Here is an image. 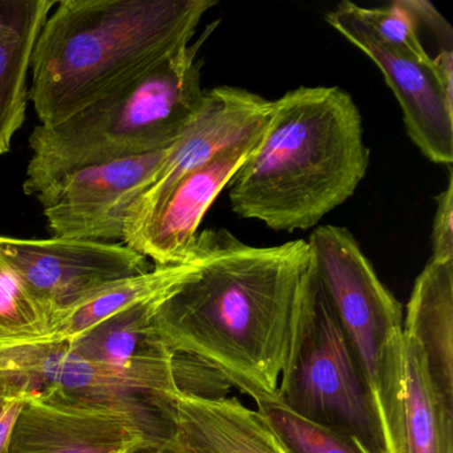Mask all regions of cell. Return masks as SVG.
I'll return each mask as SVG.
<instances>
[{"instance_id": "cell-24", "label": "cell", "mask_w": 453, "mask_h": 453, "mask_svg": "<svg viewBox=\"0 0 453 453\" xmlns=\"http://www.w3.org/2000/svg\"><path fill=\"white\" fill-rule=\"evenodd\" d=\"M22 392L0 380V453L7 452L10 434L22 407Z\"/></svg>"}, {"instance_id": "cell-2", "label": "cell", "mask_w": 453, "mask_h": 453, "mask_svg": "<svg viewBox=\"0 0 453 453\" xmlns=\"http://www.w3.org/2000/svg\"><path fill=\"white\" fill-rule=\"evenodd\" d=\"M370 166L362 115L339 87H298L273 102L269 123L230 180L233 213L277 232L317 226Z\"/></svg>"}, {"instance_id": "cell-25", "label": "cell", "mask_w": 453, "mask_h": 453, "mask_svg": "<svg viewBox=\"0 0 453 453\" xmlns=\"http://www.w3.org/2000/svg\"><path fill=\"white\" fill-rule=\"evenodd\" d=\"M139 453H198L189 448L184 447L174 440H164L160 444L148 449L140 450Z\"/></svg>"}, {"instance_id": "cell-13", "label": "cell", "mask_w": 453, "mask_h": 453, "mask_svg": "<svg viewBox=\"0 0 453 453\" xmlns=\"http://www.w3.org/2000/svg\"><path fill=\"white\" fill-rule=\"evenodd\" d=\"M326 22L370 58L383 73L402 108L408 137L434 164L453 163V107L448 104L434 67L384 44L343 2L326 15Z\"/></svg>"}, {"instance_id": "cell-15", "label": "cell", "mask_w": 453, "mask_h": 453, "mask_svg": "<svg viewBox=\"0 0 453 453\" xmlns=\"http://www.w3.org/2000/svg\"><path fill=\"white\" fill-rule=\"evenodd\" d=\"M172 440L198 453H288L264 418L237 397L181 389Z\"/></svg>"}, {"instance_id": "cell-21", "label": "cell", "mask_w": 453, "mask_h": 453, "mask_svg": "<svg viewBox=\"0 0 453 453\" xmlns=\"http://www.w3.org/2000/svg\"><path fill=\"white\" fill-rule=\"evenodd\" d=\"M50 330L49 315L0 253V342L38 343L50 335Z\"/></svg>"}, {"instance_id": "cell-14", "label": "cell", "mask_w": 453, "mask_h": 453, "mask_svg": "<svg viewBox=\"0 0 453 453\" xmlns=\"http://www.w3.org/2000/svg\"><path fill=\"white\" fill-rule=\"evenodd\" d=\"M273 102L237 87L203 91L197 115L172 145L150 187L137 198L147 203L177 179L203 165L225 148L261 134L272 116Z\"/></svg>"}, {"instance_id": "cell-5", "label": "cell", "mask_w": 453, "mask_h": 453, "mask_svg": "<svg viewBox=\"0 0 453 453\" xmlns=\"http://www.w3.org/2000/svg\"><path fill=\"white\" fill-rule=\"evenodd\" d=\"M278 396L296 415L386 453L372 387L309 261Z\"/></svg>"}, {"instance_id": "cell-11", "label": "cell", "mask_w": 453, "mask_h": 453, "mask_svg": "<svg viewBox=\"0 0 453 453\" xmlns=\"http://www.w3.org/2000/svg\"><path fill=\"white\" fill-rule=\"evenodd\" d=\"M0 253L19 273L51 325L58 315L108 283L153 269L144 256L124 243L0 235Z\"/></svg>"}, {"instance_id": "cell-19", "label": "cell", "mask_w": 453, "mask_h": 453, "mask_svg": "<svg viewBox=\"0 0 453 453\" xmlns=\"http://www.w3.org/2000/svg\"><path fill=\"white\" fill-rule=\"evenodd\" d=\"M165 298L124 310L68 343L92 362L112 367H132L168 349L153 327L156 311Z\"/></svg>"}, {"instance_id": "cell-1", "label": "cell", "mask_w": 453, "mask_h": 453, "mask_svg": "<svg viewBox=\"0 0 453 453\" xmlns=\"http://www.w3.org/2000/svg\"><path fill=\"white\" fill-rule=\"evenodd\" d=\"M200 269L153 319L160 341L250 396L278 394L290 351L307 241L246 245L226 230L198 232Z\"/></svg>"}, {"instance_id": "cell-20", "label": "cell", "mask_w": 453, "mask_h": 453, "mask_svg": "<svg viewBox=\"0 0 453 453\" xmlns=\"http://www.w3.org/2000/svg\"><path fill=\"white\" fill-rule=\"evenodd\" d=\"M257 412L280 439L288 453H370L359 440L312 423L286 407L278 394L250 395Z\"/></svg>"}, {"instance_id": "cell-23", "label": "cell", "mask_w": 453, "mask_h": 453, "mask_svg": "<svg viewBox=\"0 0 453 453\" xmlns=\"http://www.w3.org/2000/svg\"><path fill=\"white\" fill-rule=\"evenodd\" d=\"M436 213L432 226L431 261L453 259V173L449 169L447 187L436 197Z\"/></svg>"}, {"instance_id": "cell-16", "label": "cell", "mask_w": 453, "mask_h": 453, "mask_svg": "<svg viewBox=\"0 0 453 453\" xmlns=\"http://www.w3.org/2000/svg\"><path fill=\"white\" fill-rule=\"evenodd\" d=\"M54 0H0V156L26 120L34 47Z\"/></svg>"}, {"instance_id": "cell-8", "label": "cell", "mask_w": 453, "mask_h": 453, "mask_svg": "<svg viewBox=\"0 0 453 453\" xmlns=\"http://www.w3.org/2000/svg\"><path fill=\"white\" fill-rule=\"evenodd\" d=\"M307 243L312 270L372 387L384 343L403 328L402 304L347 227L318 226Z\"/></svg>"}, {"instance_id": "cell-7", "label": "cell", "mask_w": 453, "mask_h": 453, "mask_svg": "<svg viewBox=\"0 0 453 453\" xmlns=\"http://www.w3.org/2000/svg\"><path fill=\"white\" fill-rule=\"evenodd\" d=\"M172 431L150 413L59 394H23L6 453H139Z\"/></svg>"}, {"instance_id": "cell-9", "label": "cell", "mask_w": 453, "mask_h": 453, "mask_svg": "<svg viewBox=\"0 0 453 453\" xmlns=\"http://www.w3.org/2000/svg\"><path fill=\"white\" fill-rule=\"evenodd\" d=\"M264 131L225 148L203 165L182 174L153 200L134 203L124 224V245L150 259L155 266H176L192 261L203 216Z\"/></svg>"}, {"instance_id": "cell-18", "label": "cell", "mask_w": 453, "mask_h": 453, "mask_svg": "<svg viewBox=\"0 0 453 453\" xmlns=\"http://www.w3.org/2000/svg\"><path fill=\"white\" fill-rule=\"evenodd\" d=\"M200 269V257L176 266H153L150 272L108 283L92 296L55 318L50 335L38 343L73 342L108 318L137 304L165 298L192 280Z\"/></svg>"}, {"instance_id": "cell-6", "label": "cell", "mask_w": 453, "mask_h": 453, "mask_svg": "<svg viewBox=\"0 0 453 453\" xmlns=\"http://www.w3.org/2000/svg\"><path fill=\"white\" fill-rule=\"evenodd\" d=\"M176 355L164 349L153 357L121 368L92 362L68 342H0V380L22 394H59L92 402L128 405L168 424L177 383Z\"/></svg>"}, {"instance_id": "cell-17", "label": "cell", "mask_w": 453, "mask_h": 453, "mask_svg": "<svg viewBox=\"0 0 453 453\" xmlns=\"http://www.w3.org/2000/svg\"><path fill=\"white\" fill-rule=\"evenodd\" d=\"M403 331L423 349L432 383L453 410V259L429 261L416 278Z\"/></svg>"}, {"instance_id": "cell-3", "label": "cell", "mask_w": 453, "mask_h": 453, "mask_svg": "<svg viewBox=\"0 0 453 453\" xmlns=\"http://www.w3.org/2000/svg\"><path fill=\"white\" fill-rule=\"evenodd\" d=\"M214 0H63L34 47L41 126L67 120L190 43Z\"/></svg>"}, {"instance_id": "cell-10", "label": "cell", "mask_w": 453, "mask_h": 453, "mask_svg": "<svg viewBox=\"0 0 453 453\" xmlns=\"http://www.w3.org/2000/svg\"><path fill=\"white\" fill-rule=\"evenodd\" d=\"M169 150L65 173L36 198L54 237L123 242L127 214L150 187Z\"/></svg>"}, {"instance_id": "cell-22", "label": "cell", "mask_w": 453, "mask_h": 453, "mask_svg": "<svg viewBox=\"0 0 453 453\" xmlns=\"http://www.w3.org/2000/svg\"><path fill=\"white\" fill-rule=\"evenodd\" d=\"M355 10L384 44L432 65L431 55L421 42L418 20L407 0H396L383 9H365L355 4Z\"/></svg>"}, {"instance_id": "cell-12", "label": "cell", "mask_w": 453, "mask_h": 453, "mask_svg": "<svg viewBox=\"0 0 453 453\" xmlns=\"http://www.w3.org/2000/svg\"><path fill=\"white\" fill-rule=\"evenodd\" d=\"M372 391L386 453H453V410L434 388L423 349L403 328L381 349Z\"/></svg>"}, {"instance_id": "cell-4", "label": "cell", "mask_w": 453, "mask_h": 453, "mask_svg": "<svg viewBox=\"0 0 453 453\" xmlns=\"http://www.w3.org/2000/svg\"><path fill=\"white\" fill-rule=\"evenodd\" d=\"M200 42L187 44L136 81L57 126H38L23 190L38 196L70 172L168 150L180 139L203 99Z\"/></svg>"}]
</instances>
